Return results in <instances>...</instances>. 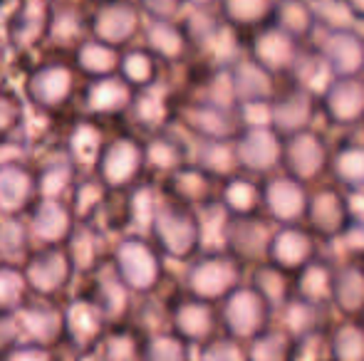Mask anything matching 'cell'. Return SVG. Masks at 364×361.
<instances>
[{"label":"cell","mask_w":364,"mask_h":361,"mask_svg":"<svg viewBox=\"0 0 364 361\" xmlns=\"http://www.w3.org/2000/svg\"><path fill=\"white\" fill-rule=\"evenodd\" d=\"M312 50L320 55L332 77L364 74V35L352 25L322 28L320 38L312 40Z\"/></svg>","instance_id":"cell-3"},{"label":"cell","mask_w":364,"mask_h":361,"mask_svg":"<svg viewBox=\"0 0 364 361\" xmlns=\"http://www.w3.org/2000/svg\"><path fill=\"white\" fill-rule=\"evenodd\" d=\"M330 302L347 317H360L364 314V262L350 260L345 265L335 267L332 274V297Z\"/></svg>","instance_id":"cell-14"},{"label":"cell","mask_w":364,"mask_h":361,"mask_svg":"<svg viewBox=\"0 0 364 361\" xmlns=\"http://www.w3.org/2000/svg\"><path fill=\"white\" fill-rule=\"evenodd\" d=\"M278 0H220L225 23L235 30H255L270 25Z\"/></svg>","instance_id":"cell-19"},{"label":"cell","mask_w":364,"mask_h":361,"mask_svg":"<svg viewBox=\"0 0 364 361\" xmlns=\"http://www.w3.org/2000/svg\"><path fill=\"white\" fill-rule=\"evenodd\" d=\"M317 109L332 126H360L364 121V74L332 77L317 96Z\"/></svg>","instance_id":"cell-6"},{"label":"cell","mask_w":364,"mask_h":361,"mask_svg":"<svg viewBox=\"0 0 364 361\" xmlns=\"http://www.w3.org/2000/svg\"><path fill=\"white\" fill-rule=\"evenodd\" d=\"M228 74L238 104H268L275 96V91H278V77L265 72L250 57L238 60L228 70Z\"/></svg>","instance_id":"cell-12"},{"label":"cell","mask_w":364,"mask_h":361,"mask_svg":"<svg viewBox=\"0 0 364 361\" xmlns=\"http://www.w3.org/2000/svg\"><path fill=\"white\" fill-rule=\"evenodd\" d=\"M283 309H285V324H288L285 332L292 339H300L312 332V324H315V314H317L315 304L305 302L300 297H292L283 304Z\"/></svg>","instance_id":"cell-23"},{"label":"cell","mask_w":364,"mask_h":361,"mask_svg":"<svg viewBox=\"0 0 364 361\" xmlns=\"http://www.w3.org/2000/svg\"><path fill=\"white\" fill-rule=\"evenodd\" d=\"M337 245H342V250L350 255V260H362L364 262V221L360 218H352L350 226L345 228L340 238H337Z\"/></svg>","instance_id":"cell-24"},{"label":"cell","mask_w":364,"mask_h":361,"mask_svg":"<svg viewBox=\"0 0 364 361\" xmlns=\"http://www.w3.org/2000/svg\"><path fill=\"white\" fill-rule=\"evenodd\" d=\"M273 307L253 287H235L225 302V324L240 339L258 337L268 329Z\"/></svg>","instance_id":"cell-10"},{"label":"cell","mask_w":364,"mask_h":361,"mask_svg":"<svg viewBox=\"0 0 364 361\" xmlns=\"http://www.w3.org/2000/svg\"><path fill=\"white\" fill-rule=\"evenodd\" d=\"M250 287L270 304V307H283L288 299L295 297L292 289V274L278 270L270 262H260L258 270L253 274V284Z\"/></svg>","instance_id":"cell-20"},{"label":"cell","mask_w":364,"mask_h":361,"mask_svg":"<svg viewBox=\"0 0 364 361\" xmlns=\"http://www.w3.org/2000/svg\"><path fill=\"white\" fill-rule=\"evenodd\" d=\"M330 359L335 361H364V327L357 322H345L327 339Z\"/></svg>","instance_id":"cell-21"},{"label":"cell","mask_w":364,"mask_h":361,"mask_svg":"<svg viewBox=\"0 0 364 361\" xmlns=\"http://www.w3.org/2000/svg\"><path fill=\"white\" fill-rule=\"evenodd\" d=\"M230 146H233L235 164L243 174L265 179L280 169L283 136L273 126H243L235 131Z\"/></svg>","instance_id":"cell-2"},{"label":"cell","mask_w":364,"mask_h":361,"mask_svg":"<svg viewBox=\"0 0 364 361\" xmlns=\"http://www.w3.org/2000/svg\"><path fill=\"white\" fill-rule=\"evenodd\" d=\"M268 111H270V126L280 136L310 129L315 116L320 114L317 96L295 82H290V87L275 91V96L268 104Z\"/></svg>","instance_id":"cell-9"},{"label":"cell","mask_w":364,"mask_h":361,"mask_svg":"<svg viewBox=\"0 0 364 361\" xmlns=\"http://www.w3.org/2000/svg\"><path fill=\"white\" fill-rule=\"evenodd\" d=\"M302 48L297 40H292L290 35H285L283 30H278L275 25H265V28L250 33L248 40V57L255 65L270 72L278 79H288L292 67H295L297 57H300Z\"/></svg>","instance_id":"cell-7"},{"label":"cell","mask_w":364,"mask_h":361,"mask_svg":"<svg viewBox=\"0 0 364 361\" xmlns=\"http://www.w3.org/2000/svg\"><path fill=\"white\" fill-rule=\"evenodd\" d=\"M270 25L283 30L285 35H290L300 45L312 43L317 38V30H320L315 5L305 3V0H278Z\"/></svg>","instance_id":"cell-13"},{"label":"cell","mask_w":364,"mask_h":361,"mask_svg":"<svg viewBox=\"0 0 364 361\" xmlns=\"http://www.w3.org/2000/svg\"><path fill=\"white\" fill-rule=\"evenodd\" d=\"M332 274H335V265L327 257L315 255L305 267H300L292 274V289L295 297L305 299V302L315 304H327L332 297Z\"/></svg>","instance_id":"cell-15"},{"label":"cell","mask_w":364,"mask_h":361,"mask_svg":"<svg viewBox=\"0 0 364 361\" xmlns=\"http://www.w3.org/2000/svg\"><path fill=\"white\" fill-rule=\"evenodd\" d=\"M273 223L263 216H228V248L233 257H243V260H265V250H268V240L273 235Z\"/></svg>","instance_id":"cell-11"},{"label":"cell","mask_w":364,"mask_h":361,"mask_svg":"<svg viewBox=\"0 0 364 361\" xmlns=\"http://www.w3.org/2000/svg\"><path fill=\"white\" fill-rule=\"evenodd\" d=\"M317 255V238L305 226H275L268 240L265 260L278 270L295 274Z\"/></svg>","instance_id":"cell-8"},{"label":"cell","mask_w":364,"mask_h":361,"mask_svg":"<svg viewBox=\"0 0 364 361\" xmlns=\"http://www.w3.org/2000/svg\"><path fill=\"white\" fill-rule=\"evenodd\" d=\"M350 206L347 193L340 186H317L307 198V211L302 218V226L317 238V240L335 243L350 226Z\"/></svg>","instance_id":"cell-4"},{"label":"cell","mask_w":364,"mask_h":361,"mask_svg":"<svg viewBox=\"0 0 364 361\" xmlns=\"http://www.w3.org/2000/svg\"><path fill=\"white\" fill-rule=\"evenodd\" d=\"M295 339L288 332H278V329H265L258 334L250 349V361H290Z\"/></svg>","instance_id":"cell-22"},{"label":"cell","mask_w":364,"mask_h":361,"mask_svg":"<svg viewBox=\"0 0 364 361\" xmlns=\"http://www.w3.org/2000/svg\"><path fill=\"white\" fill-rule=\"evenodd\" d=\"M260 193H263V216L273 226H300L310 198L307 186L275 171L260 179Z\"/></svg>","instance_id":"cell-5"},{"label":"cell","mask_w":364,"mask_h":361,"mask_svg":"<svg viewBox=\"0 0 364 361\" xmlns=\"http://www.w3.org/2000/svg\"><path fill=\"white\" fill-rule=\"evenodd\" d=\"M355 23H364V0H337Z\"/></svg>","instance_id":"cell-25"},{"label":"cell","mask_w":364,"mask_h":361,"mask_svg":"<svg viewBox=\"0 0 364 361\" xmlns=\"http://www.w3.org/2000/svg\"><path fill=\"white\" fill-rule=\"evenodd\" d=\"M220 203L228 211V216H255V213H263L260 181L250 179L248 174L228 176L223 193H220Z\"/></svg>","instance_id":"cell-18"},{"label":"cell","mask_w":364,"mask_h":361,"mask_svg":"<svg viewBox=\"0 0 364 361\" xmlns=\"http://www.w3.org/2000/svg\"><path fill=\"white\" fill-rule=\"evenodd\" d=\"M330 176L345 193H364V141H350L332 149Z\"/></svg>","instance_id":"cell-16"},{"label":"cell","mask_w":364,"mask_h":361,"mask_svg":"<svg viewBox=\"0 0 364 361\" xmlns=\"http://www.w3.org/2000/svg\"><path fill=\"white\" fill-rule=\"evenodd\" d=\"M305 3H312V5H315V3H322V0H305Z\"/></svg>","instance_id":"cell-26"},{"label":"cell","mask_w":364,"mask_h":361,"mask_svg":"<svg viewBox=\"0 0 364 361\" xmlns=\"http://www.w3.org/2000/svg\"><path fill=\"white\" fill-rule=\"evenodd\" d=\"M196 3H211V0H196Z\"/></svg>","instance_id":"cell-27"},{"label":"cell","mask_w":364,"mask_h":361,"mask_svg":"<svg viewBox=\"0 0 364 361\" xmlns=\"http://www.w3.org/2000/svg\"><path fill=\"white\" fill-rule=\"evenodd\" d=\"M240 265L233 255H213L196 272V287L206 297H223L238 287Z\"/></svg>","instance_id":"cell-17"},{"label":"cell","mask_w":364,"mask_h":361,"mask_svg":"<svg viewBox=\"0 0 364 361\" xmlns=\"http://www.w3.org/2000/svg\"><path fill=\"white\" fill-rule=\"evenodd\" d=\"M362 126H364V121H362Z\"/></svg>","instance_id":"cell-28"},{"label":"cell","mask_w":364,"mask_h":361,"mask_svg":"<svg viewBox=\"0 0 364 361\" xmlns=\"http://www.w3.org/2000/svg\"><path fill=\"white\" fill-rule=\"evenodd\" d=\"M332 146L317 129H302L295 134L283 136L280 149V169L285 176L295 179L302 186L320 183L330 174Z\"/></svg>","instance_id":"cell-1"}]
</instances>
